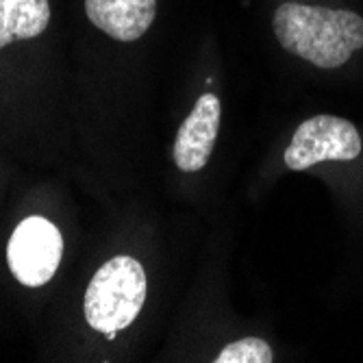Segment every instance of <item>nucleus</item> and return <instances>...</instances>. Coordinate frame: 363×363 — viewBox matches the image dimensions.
<instances>
[{"mask_svg":"<svg viewBox=\"0 0 363 363\" xmlns=\"http://www.w3.org/2000/svg\"><path fill=\"white\" fill-rule=\"evenodd\" d=\"M279 44L315 68L335 70L363 48V18L348 9L283 3L272 16Z\"/></svg>","mask_w":363,"mask_h":363,"instance_id":"obj_1","label":"nucleus"},{"mask_svg":"<svg viewBox=\"0 0 363 363\" xmlns=\"http://www.w3.org/2000/svg\"><path fill=\"white\" fill-rule=\"evenodd\" d=\"M146 272L128 255L103 263L85 289L83 311L87 324L98 333H118L133 324L146 303Z\"/></svg>","mask_w":363,"mask_h":363,"instance_id":"obj_2","label":"nucleus"},{"mask_svg":"<svg viewBox=\"0 0 363 363\" xmlns=\"http://www.w3.org/2000/svg\"><path fill=\"white\" fill-rule=\"evenodd\" d=\"M361 135L352 122L337 116H313L294 130L283 155L289 170H309L324 161H352L361 155Z\"/></svg>","mask_w":363,"mask_h":363,"instance_id":"obj_3","label":"nucleus"},{"mask_svg":"<svg viewBox=\"0 0 363 363\" xmlns=\"http://www.w3.org/2000/svg\"><path fill=\"white\" fill-rule=\"evenodd\" d=\"M61 257L63 238L59 228L42 216L24 218L7 246L9 268L24 287L46 285L59 270Z\"/></svg>","mask_w":363,"mask_h":363,"instance_id":"obj_4","label":"nucleus"},{"mask_svg":"<svg viewBox=\"0 0 363 363\" xmlns=\"http://www.w3.org/2000/svg\"><path fill=\"white\" fill-rule=\"evenodd\" d=\"M222 120V103L213 94H203L179 126L172 157L181 172H198L213 152Z\"/></svg>","mask_w":363,"mask_h":363,"instance_id":"obj_5","label":"nucleus"},{"mask_svg":"<svg viewBox=\"0 0 363 363\" xmlns=\"http://www.w3.org/2000/svg\"><path fill=\"white\" fill-rule=\"evenodd\" d=\"M89 22L116 42H138L157 16V0H85Z\"/></svg>","mask_w":363,"mask_h":363,"instance_id":"obj_6","label":"nucleus"},{"mask_svg":"<svg viewBox=\"0 0 363 363\" xmlns=\"http://www.w3.org/2000/svg\"><path fill=\"white\" fill-rule=\"evenodd\" d=\"M50 24L48 0H0V48L35 40Z\"/></svg>","mask_w":363,"mask_h":363,"instance_id":"obj_7","label":"nucleus"},{"mask_svg":"<svg viewBox=\"0 0 363 363\" xmlns=\"http://www.w3.org/2000/svg\"><path fill=\"white\" fill-rule=\"evenodd\" d=\"M213 361L216 363H272L274 352L270 344L263 342L261 337H244L224 346Z\"/></svg>","mask_w":363,"mask_h":363,"instance_id":"obj_8","label":"nucleus"}]
</instances>
